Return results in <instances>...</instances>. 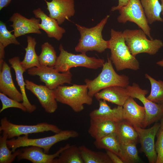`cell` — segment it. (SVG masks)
<instances>
[{"instance_id": "21", "label": "cell", "mask_w": 163, "mask_h": 163, "mask_svg": "<svg viewBox=\"0 0 163 163\" xmlns=\"http://www.w3.org/2000/svg\"><path fill=\"white\" fill-rule=\"evenodd\" d=\"M94 97L97 100H103L123 106L130 97L126 88L113 86L104 89L96 94Z\"/></svg>"}, {"instance_id": "10", "label": "cell", "mask_w": 163, "mask_h": 163, "mask_svg": "<svg viewBox=\"0 0 163 163\" xmlns=\"http://www.w3.org/2000/svg\"><path fill=\"white\" fill-rule=\"evenodd\" d=\"M126 88L130 97L138 99L143 104L146 113V127L162 118L163 105L155 103L148 99L146 95L148 93V90L142 89L135 83Z\"/></svg>"}, {"instance_id": "41", "label": "cell", "mask_w": 163, "mask_h": 163, "mask_svg": "<svg viewBox=\"0 0 163 163\" xmlns=\"http://www.w3.org/2000/svg\"><path fill=\"white\" fill-rule=\"evenodd\" d=\"M156 64L160 66L163 67V59L157 62Z\"/></svg>"}, {"instance_id": "43", "label": "cell", "mask_w": 163, "mask_h": 163, "mask_svg": "<svg viewBox=\"0 0 163 163\" xmlns=\"http://www.w3.org/2000/svg\"><path fill=\"white\" fill-rule=\"evenodd\" d=\"M161 7V14L163 15V0H160Z\"/></svg>"}, {"instance_id": "35", "label": "cell", "mask_w": 163, "mask_h": 163, "mask_svg": "<svg viewBox=\"0 0 163 163\" xmlns=\"http://www.w3.org/2000/svg\"><path fill=\"white\" fill-rule=\"evenodd\" d=\"M0 100L2 105V107L0 110V113L5 110L9 108H17L23 111H27L26 107L22 103L10 98L1 92Z\"/></svg>"}, {"instance_id": "8", "label": "cell", "mask_w": 163, "mask_h": 163, "mask_svg": "<svg viewBox=\"0 0 163 163\" xmlns=\"http://www.w3.org/2000/svg\"><path fill=\"white\" fill-rule=\"evenodd\" d=\"M118 10L120 14L117 18L118 22L123 24L128 21L133 22L144 31L150 40L153 39L140 0H129L127 5L121 7Z\"/></svg>"}, {"instance_id": "20", "label": "cell", "mask_w": 163, "mask_h": 163, "mask_svg": "<svg viewBox=\"0 0 163 163\" xmlns=\"http://www.w3.org/2000/svg\"><path fill=\"white\" fill-rule=\"evenodd\" d=\"M0 91L8 97L18 102L23 101V97L16 87L11 76V67L4 61L0 71Z\"/></svg>"}, {"instance_id": "1", "label": "cell", "mask_w": 163, "mask_h": 163, "mask_svg": "<svg viewBox=\"0 0 163 163\" xmlns=\"http://www.w3.org/2000/svg\"><path fill=\"white\" fill-rule=\"evenodd\" d=\"M110 15H107L95 26L88 28L75 24L80 37L75 47L76 52L86 53L88 51H95L99 53L109 49V41L104 40L102 31Z\"/></svg>"}, {"instance_id": "37", "label": "cell", "mask_w": 163, "mask_h": 163, "mask_svg": "<svg viewBox=\"0 0 163 163\" xmlns=\"http://www.w3.org/2000/svg\"><path fill=\"white\" fill-rule=\"evenodd\" d=\"M106 154L113 163H124L123 160L117 154L114 152L107 150Z\"/></svg>"}, {"instance_id": "22", "label": "cell", "mask_w": 163, "mask_h": 163, "mask_svg": "<svg viewBox=\"0 0 163 163\" xmlns=\"http://www.w3.org/2000/svg\"><path fill=\"white\" fill-rule=\"evenodd\" d=\"M8 61L11 65V67L15 72L16 80L23 97L22 103L26 107L27 112L29 113H32L36 110L37 108L35 105L31 104L30 102L26 93V83L24 81L23 73L26 70L21 66L19 57H14L9 59Z\"/></svg>"}, {"instance_id": "31", "label": "cell", "mask_w": 163, "mask_h": 163, "mask_svg": "<svg viewBox=\"0 0 163 163\" xmlns=\"http://www.w3.org/2000/svg\"><path fill=\"white\" fill-rule=\"evenodd\" d=\"M145 75L151 86V92L147 98L153 102L163 105V81L156 80L147 74Z\"/></svg>"}, {"instance_id": "2", "label": "cell", "mask_w": 163, "mask_h": 163, "mask_svg": "<svg viewBox=\"0 0 163 163\" xmlns=\"http://www.w3.org/2000/svg\"><path fill=\"white\" fill-rule=\"evenodd\" d=\"M109 41V49L111 53L110 58L117 71L139 69V62L130 53L121 31L111 29Z\"/></svg>"}, {"instance_id": "3", "label": "cell", "mask_w": 163, "mask_h": 163, "mask_svg": "<svg viewBox=\"0 0 163 163\" xmlns=\"http://www.w3.org/2000/svg\"><path fill=\"white\" fill-rule=\"evenodd\" d=\"M53 91L57 102L68 105L75 112L82 111L84 104L91 105L92 103V97L88 94L85 84L60 85Z\"/></svg>"}, {"instance_id": "23", "label": "cell", "mask_w": 163, "mask_h": 163, "mask_svg": "<svg viewBox=\"0 0 163 163\" xmlns=\"http://www.w3.org/2000/svg\"><path fill=\"white\" fill-rule=\"evenodd\" d=\"M117 122L111 121H97L90 120V125L88 130L89 134L95 140L101 139L115 132Z\"/></svg>"}, {"instance_id": "16", "label": "cell", "mask_w": 163, "mask_h": 163, "mask_svg": "<svg viewBox=\"0 0 163 163\" xmlns=\"http://www.w3.org/2000/svg\"><path fill=\"white\" fill-rule=\"evenodd\" d=\"M40 21L34 17L28 19L18 13H14L8 20L12 22L10 26L13 29L14 34L16 37L29 34H41Z\"/></svg>"}, {"instance_id": "25", "label": "cell", "mask_w": 163, "mask_h": 163, "mask_svg": "<svg viewBox=\"0 0 163 163\" xmlns=\"http://www.w3.org/2000/svg\"><path fill=\"white\" fill-rule=\"evenodd\" d=\"M27 46L25 48V54L23 60L20 62L22 66L26 70L40 66L38 56L35 51L36 42L35 38L27 37Z\"/></svg>"}, {"instance_id": "19", "label": "cell", "mask_w": 163, "mask_h": 163, "mask_svg": "<svg viewBox=\"0 0 163 163\" xmlns=\"http://www.w3.org/2000/svg\"><path fill=\"white\" fill-rule=\"evenodd\" d=\"M33 12L35 17L41 21L39 24L40 29L43 30L48 37L54 38L57 40L61 39L66 30L59 25L55 19L47 16L40 8L34 10Z\"/></svg>"}, {"instance_id": "42", "label": "cell", "mask_w": 163, "mask_h": 163, "mask_svg": "<svg viewBox=\"0 0 163 163\" xmlns=\"http://www.w3.org/2000/svg\"><path fill=\"white\" fill-rule=\"evenodd\" d=\"M160 127V129L163 130V116L161 118Z\"/></svg>"}, {"instance_id": "7", "label": "cell", "mask_w": 163, "mask_h": 163, "mask_svg": "<svg viewBox=\"0 0 163 163\" xmlns=\"http://www.w3.org/2000/svg\"><path fill=\"white\" fill-rule=\"evenodd\" d=\"M122 33L130 53L135 56L143 53L155 55L163 46L162 40L156 39L149 40L145 33L141 29H127Z\"/></svg>"}, {"instance_id": "15", "label": "cell", "mask_w": 163, "mask_h": 163, "mask_svg": "<svg viewBox=\"0 0 163 163\" xmlns=\"http://www.w3.org/2000/svg\"><path fill=\"white\" fill-rule=\"evenodd\" d=\"M69 144L61 147L55 153L48 154L43 149L35 146H29L21 149L19 154L17 156L18 160L26 159L33 163H53L55 159L57 158L64 150L70 146Z\"/></svg>"}, {"instance_id": "5", "label": "cell", "mask_w": 163, "mask_h": 163, "mask_svg": "<svg viewBox=\"0 0 163 163\" xmlns=\"http://www.w3.org/2000/svg\"><path fill=\"white\" fill-rule=\"evenodd\" d=\"M79 136V133L75 130H63L53 136L39 138H29L28 135L19 136L16 139L7 140V144L13 152L20 147L32 146L41 148L48 154L51 148L55 144L70 138H77Z\"/></svg>"}, {"instance_id": "32", "label": "cell", "mask_w": 163, "mask_h": 163, "mask_svg": "<svg viewBox=\"0 0 163 163\" xmlns=\"http://www.w3.org/2000/svg\"><path fill=\"white\" fill-rule=\"evenodd\" d=\"M8 136L3 133L0 137V163H11L17 157L21 151V149L13 152L9 149L7 144Z\"/></svg>"}, {"instance_id": "40", "label": "cell", "mask_w": 163, "mask_h": 163, "mask_svg": "<svg viewBox=\"0 0 163 163\" xmlns=\"http://www.w3.org/2000/svg\"><path fill=\"white\" fill-rule=\"evenodd\" d=\"M11 1V0H0V10L7 6Z\"/></svg>"}, {"instance_id": "4", "label": "cell", "mask_w": 163, "mask_h": 163, "mask_svg": "<svg viewBox=\"0 0 163 163\" xmlns=\"http://www.w3.org/2000/svg\"><path fill=\"white\" fill-rule=\"evenodd\" d=\"M102 67L101 72L95 78L85 80L88 94L91 97H93L96 94L109 87L119 86L126 88L129 85V77L124 74L119 75L116 72L110 58L107 57V61Z\"/></svg>"}, {"instance_id": "24", "label": "cell", "mask_w": 163, "mask_h": 163, "mask_svg": "<svg viewBox=\"0 0 163 163\" xmlns=\"http://www.w3.org/2000/svg\"><path fill=\"white\" fill-rule=\"evenodd\" d=\"M116 133L121 145L136 144L139 140L137 133L133 126L124 119L117 122Z\"/></svg>"}, {"instance_id": "13", "label": "cell", "mask_w": 163, "mask_h": 163, "mask_svg": "<svg viewBox=\"0 0 163 163\" xmlns=\"http://www.w3.org/2000/svg\"><path fill=\"white\" fill-rule=\"evenodd\" d=\"M25 87L37 98L42 107L48 113H53L57 109L58 105L53 90L46 85H37L28 80L25 81Z\"/></svg>"}, {"instance_id": "6", "label": "cell", "mask_w": 163, "mask_h": 163, "mask_svg": "<svg viewBox=\"0 0 163 163\" xmlns=\"http://www.w3.org/2000/svg\"><path fill=\"white\" fill-rule=\"evenodd\" d=\"M60 53L53 67L57 72H66L71 68L82 67L96 69L102 67L105 62L104 59L87 56L86 53L74 54L66 50L62 44L59 47Z\"/></svg>"}, {"instance_id": "17", "label": "cell", "mask_w": 163, "mask_h": 163, "mask_svg": "<svg viewBox=\"0 0 163 163\" xmlns=\"http://www.w3.org/2000/svg\"><path fill=\"white\" fill-rule=\"evenodd\" d=\"M123 119L133 126L145 128L146 113L144 106L139 105L130 97L123 106Z\"/></svg>"}, {"instance_id": "12", "label": "cell", "mask_w": 163, "mask_h": 163, "mask_svg": "<svg viewBox=\"0 0 163 163\" xmlns=\"http://www.w3.org/2000/svg\"><path fill=\"white\" fill-rule=\"evenodd\" d=\"M137 133L141 150L145 154L150 163H156L157 154L155 149V138L160 127V124L155 123L148 128L133 126Z\"/></svg>"}, {"instance_id": "38", "label": "cell", "mask_w": 163, "mask_h": 163, "mask_svg": "<svg viewBox=\"0 0 163 163\" xmlns=\"http://www.w3.org/2000/svg\"><path fill=\"white\" fill-rule=\"evenodd\" d=\"M129 0H118V4L117 6H113L111 8V11H114L118 10L121 7L126 6L128 4Z\"/></svg>"}, {"instance_id": "9", "label": "cell", "mask_w": 163, "mask_h": 163, "mask_svg": "<svg viewBox=\"0 0 163 163\" xmlns=\"http://www.w3.org/2000/svg\"><path fill=\"white\" fill-rule=\"evenodd\" d=\"M0 131L6 134L8 139L21 135L51 131L55 133L61 130L56 126L47 123H41L34 125H18L8 121L6 117L1 119Z\"/></svg>"}, {"instance_id": "28", "label": "cell", "mask_w": 163, "mask_h": 163, "mask_svg": "<svg viewBox=\"0 0 163 163\" xmlns=\"http://www.w3.org/2000/svg\"><path fill=\"white\" fill-rule=\"evenodd\" d=\"M53 163H84L82 158L79 147L75 145L70 146L63 151L54 159Z\"/></svg>"}, {"instance_id": "27", "label": "cell", "mask_w": 163, "mask_h": 163, "mask_svg": "<svg viewBox=\"0 0 163 163\" xmlns=\"http://www.w3.org/2000/svg\"><path fill=\"white\" fill-rule=\"evenodd\" d=\"M94 144L97 149H104L115 153L120 158L122 156L121 145L116 132L112 133L101 139L95 140Z\"/></svg>"}, {"instance_id": "36", "label": "cell", "mask_w": 163, "mask_h": 163, "mask_svg": "<svg viewBox=\"0 0 163 163\" xmlns=\"http://www.w3.org/2000/svg\"><path fill=\"white\" fill-rule=\"evenodd\" d=\"M155 149L157 154L156 163H163V130L159 129L157 134Z\"/></svg>"}, {"instance_id": "11", "label": "cell", "mask_w": 163, "mask_h": 163, "mask_svg": "<svg viewBox=\"0 0 163 163\" xmlns=\"http://www.w3.org/2000/svg\"><path fill=\"white\" fill-rule=\"evenodd\" d=\"M27 73L31 75L39 76L40 81L51 90L64 83H71L72 76L70 71L60 73L53 67L43 66L30 69H28Z\"/></svg>"}, {"instance_id": "29", "label": "cell", "mask_w": 163, "mask_h": 163, "mask_svg": "<svg viewBox=\"0 0 163 163\" xmlns=\"http://www.w3.org/2000/svg\"><path fill=\"white\" fill-rule=\"evenodd\" d=\"M84 163H112L106 153L91 150L82 145L79 147Z\"/></svg>"}, {"instance_id": "34", "label": "cell", "mask_w": 163, "mask_h": 163, "mask_svg": "<svg viewBox=\"0 0 163 163\" xmlns=\"http://www.w3.org/2000/svg\"><path fill=\"white\" fill-rule=\"evenodd\" d=\"M11 32L7 29L5 23L0 21V43L5 47L11 44H20L17 37L11 34Z\"/></svg>"}, {"instance_id": "26", "label": "cell", "mask_w": 163, "mask_h": 163, "mask_svg": "<svg viewBox=\"0 0 163 163\" xmlns=\"http://www.w3.org/2000/svg\"><path fill=\"white\" fill-rule=\"evenodd\" d=\"M149 24L155 21L162 22L161 7L159 0H140Z\"/></svg>"}, {"instance_id": "39", "label": "cell", "mask_w": 163, "mask_h": 163, "mask_svg": "<svg viewBox=\"0 0 163 163\" xmlns=\"http://www.w3.org/2000/svg\"><path fill=\"white\" fill-rule=\"evenodd\" d=\"M4 47L0 43V71L2 70L3 63V59L5 56Z\"/></svg>"}, {"instance_id": "33", "label": "cell", "mask_w": 163, "mask_h": 163, "mask_svg": "<svg viewBox=\"0 0 163 163\" xmlns=\"http://www.w3.org/2000/svg\"><path fill=\"white\" fill-rule=\"evenodd\" d=\"M122 156L121 158L124 163H136L140 161L135 144L121 145Z\"/></svg>"}, {"instance_id": "14", "label": "cell", "mask_w": 163, "mask_h": 163, "mask_svg": "<svg viewBox=\"0 0 163 163\" xmlns=\"http://www.w3.org/2000/svg\"><path fill=\"white\" fill-rule=\"evenodd\" d=\"M49 11V16L55 19L59 25L73 16L75 14L74 0H44Z\"/></svg>"}, {"instance_id": "18", "label": "cell", "mask_w": 163, "mask_h": 163, "mask_svg": "<svg viewBox=\"0 0 163 163\" xmlns=\"http://www.w3.org/2000/svg\"><path fill=\"white\" fill-rule=\"evenodd\" d=\"M99 101L98 108L94 110L89 114L90 119L97 121H111L118 122L123 119V106H118L111 108L106 101Z\"/></svg>"}, {"instance_id": "30", "label": "cell", "mask_w": 163, "mask_h": 163, "mask_svg": "<svg viewBox=\"0 0 163 163\" xmlns=\"http://www.w3.org/2000/svg\"><path fill=\"white\" fill-rule=\"evenodd\" d=\"M41 47V52L38 56L40 66L54 67L57 58L54 48L48 42L44 43Z\"/></svg>"}]
</instances>
